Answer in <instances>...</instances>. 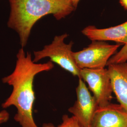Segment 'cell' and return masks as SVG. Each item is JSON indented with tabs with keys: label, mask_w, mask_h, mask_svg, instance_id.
<instances>
[{
	"label": "cell",
	"mask_w": 127,
	"mask_h": 127,
	"mask_svg": "<svg viewBox=\"0 0 127 127\" xmlns=\"http://www.w3.org/2000/svg\"><path fill=\"white\" fill-rule=\"evenodd\" d=\"M91 127H127V112L119 104L98 106Z\"/></svg>",
	"instance_id": "obj_7"
},
{
	"label": "cell",
	"mask_w": 127,
	"mask_h": 127,
	"mask_svg": "<svg viewBox=\"0 0 127 127\" xmlns=\"http://www.w3.org/2000/svg\"><path fill=\"white\" fill-rule=\"evenodd\" d=\"M62 120V123L57 126L52 123H45L43 124L42 127H83L73 116L70 117L67 114H64Z\"/></svg>",
	"instance_id": "obj_10"
},
{
	"label": "cell",
	"mask_w": 127,
	"mask_h": 127,
	"mask_svg": "<svg viewBox=\"0 0 127 127\" xmlns=\"http://www.w3.org/2000/svg\"><path fill=\"white\" fill-rule=\"evenodd\" d=\"M66 33L55 36L51 43L46 45L41 50L33 52V61L37 63L41 59L49 58L62 69L74 76L80 77V69L78 67L73 56V42L67 44L64 40L68 37Z\"/></svg>",
	"instance_id": "obj_3"
},
{
	"label": "cell",
	"mask_w": 127,
	"mask_h": 127,
	"mask_svg": "<svg viewBox=\"0 0 127 127\" xmlns=\"http://www.w3.org/2000/svg\"><path fill=\"white\" fill-rule=\"evenodd\" d=\"M127 62V42L121 50L116 52L109 60L107 66L110 64L123 63Z\"/></svg>",
	"instance_id": "obj_11"
},
{
	"label": "cell",
	"mask_w": 127,
	"mask_h": 127,
	"mask_svg": "<svg viewBox=\"0 0 127 127\" xmlns=\"http://www.w3.org/2000/svg\"><path fill=\"white\" fill-rule=\"evenodd\" d=\"M107 66L113 93L119 104L127 112V62Z\"/></svg>",
	"instance_id": "obj_9"
},
{
	"label": "cell",
	"mask_w": 127,
	"mask_h": 127,
	"mask_svg": "<svg viewBox=\"0 0 127 127\" xmlns=\"http://www.w3.org/2000/svg\"><path fill=\"white\" fill-rule=\"evenodd\" d=\"M82 33L91 41H113L124 45L127 42V21L107 28L100 29L89 26L82 30Z\"/></svg>",
	"instance_id": "obj_8"
},
{
	"label": "cell",
	"mask_w": 127,
	"mask_h": 127,
	"mask_svg": "<svg viewBox=\"0 0 127 127\" xmlns=\"http://www.w3.org/2000/svg\"><path fill=\"white\" fill-rule=\"evenodd\" d=\"M17 61L13 71L2 78V82L11 86L12 92L1 104L3 109L11 106L17 110L14 120L21 127H39L33 116V109L35 99L33 82L40 73L48 72L54 67L51 61L37 63L33 61L30 52L27 53L21 48L16 56Z\"/></svg>",
	"instance_id": "obj_1"
},
{
	"label": "cell",
	"mask_w": 127,
	"mask_h": 127,
	"mask_svg": "<svg viewBox=\"0 0 127 127\" xmlns=\"http://www.w3.org/2000/svg\"><path fill=\"white\" fill-rule=\"evenodd\" d=\"M120 46V44H109L104 41H92L86 48L73 52V56L80 69H104Z\"/></svg>",
	"instance_id": "obj_4"
},
{
	"label": "cell",
	"mask_w": 127,
	"mask_h": 127,
	"mask_svg": "<svg viewBox=\"0 0 127 127\" xmlns=\"http://www.w3.org/2000/svg\"><path fill=\"white\" fill-rule=\"evenodd\" d=\"M80 78L87 83L98 106H104L111 103L113 90L108 68L80 69Z\"/></svg>",
	"instance_id": "obj_5"
},
{
	"label": "cell",
	"mask_w": 127,
	"mask_h": 127,
	"mask_svg": "<svg viewBox=\"0 0 127 127\" xmlns=\"http://www.w3.org/2000/svg\"><path fill=\"white\" fill-rule=\"evenodd\" d=\"M9 118V114L7 111L3 110L0 111V125L7 123Z\"/></svg>",
	"instance_id": "obj_12"
},
{
	"label": "cell",
	"mask_w": 127,
	"mask_h": 127,
	"mask_svg": "<svg viewBox=\"0 0 127 127\" xmlns=\"http://www.w3.org/2000/svg\"><path fill=\"white\" fill-rule=\"evenodd\" d=\"M8 27L18 34L21 48L27 45L32 28L43 17L52 15L57 20L65 18L76 8L72 0H9Z\"/></svg>",
	"instance_id": "obj_2"
},
{
	"label": "cell",
	"mask_w": 127,
	"mask_h": 127,
	"mask_svg": "<svg viewBox=\"0 0 127 127\" xmlns=\"http://www.w3.org/2000/svg\"><path fill=\"white\" fill-rule=\"evenodd\" d=\"M121 5L127 11V0H119Z\"/></svg>",
	"instance_id": "obj_13"
},
{
	"label": "cell",
	"mask_w": 127,
	"mask_h": 127,
	"mask_svg": "<svg viewBox=\"0 0 127 127\" xmlns=\"http://www.w3.org/2000/svg\"><path fill=\"white\" fill-rule=\"evenodd\" d=\"M76 92L77 100L68 111L77 119L82 127H91L94 115L98 106L96 101L81 78L79 79Z\"/></svg>",
	"instance_id": "obj_6"
},
{
	"label": "cell",
	"mask_w": 127,
	"mask_h": 127,
	"mask_svg": "<svg viewBox=\"0 0 127 127\" xmlns=\"http://www.w3.org/2000/svg\"><path fill=\"white\" fill-rule=\"evenodd\" d=\"M81 0H72L73 5L75 8H77V6Z\"/></svg>",
	"instance_id": "obj_14"
}]
</instances>
